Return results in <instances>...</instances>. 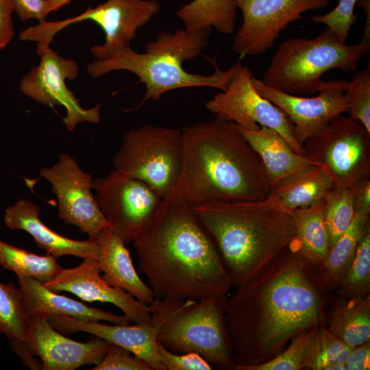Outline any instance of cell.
I'll use <instances>...</instances> for the list:
<instances>
[{
    "label": "cell",
    "instance_id": "6da1fadb",
    "mask_svg": "<svg viewBox=\"0 0 370 370\" xmlns=\"http://www.w3.org/2000/svg\"><path fill=\"white\" fill-rule=\"evenodd\" d=\"M293 243L256 278L227 297L225 325L235 370L275 357L298 334L321 325L323 292Z\"/></svg>",
    "mask_w": 370,
    "mask_h": 370
},
{
    "label": "cell",
    "instance_id": "7a4b0ae2",
    "mask_svg": "<svg viewBox=\"0 0 370 370\" xmlns=\"http://www.w3.org/2000/svg\"><path fill=\"white\" fill-rule=\"evenodd\" d=\"M133 243L156 299H202L227 295L232 287L214 241L179 183Z\"/></svg>",
    "mask_w": 370,
    "mask_h": 370
},
{
    "label": "cell",
    "instance_id": "3957f363",
    "mask_svg": "<svg viewBox=\"0 0 370 370\" xmlns=\"http://www.w3.org/2000/svg\"><path fill=\"white\" fill-rule=\"evenodd\" d=\"M182 132L179 184L191 208L266 199L271 190L267 171L236 124L215 117Z\"/></svg>",
    "mask_w": 370,
    "mask_h": 370
},
{
    "label": "cell",
    "instance_id": "277c9868",
    "mask_svg": "<svg viewBox=\"0 0 370 370\" xmlns=\"http://www.w3.org/2000/svg\"><path fill=\"white\" fill-rule=\"evenodd\" d=\"M191 208L214 241L234 288L256 278L296 236L291 214L264 199Z\"/></svg>",
    "mask_w": 370,
    "mask_h": 370
},
{
    "label": "cell",
    "instance_id": "5b68a950",
    "mask_svg": "<svg viewBox=\"0 0 370 370\" xmlns=\"http://www.w3.org/2000/svg\"><path fill=\"white\" fill-rule=\"evenodd\" d=\"M210 29L161 32L145 45L144 53L128 46L108 59H95L88 64V73L94 78L120 70L135 74L145 86L140 105L148 100L157 101L166 92L178 88L204 86L224 91L240 62L225 71L215 64V71L210 75L189 73L182 66L184 61L201 54L208 43Z\"/></svg>",
    "mask_w": 370,
    "mask_h": 370
},
{
    "label": "cell",
    "instance_id": "8992f818",
    "mask_svg": "<svg viewBox=\"0 0 370 370\" xmlns=\"http://www.w3.org/2000/svg\"><path fill=\"white\" fill-rule=\"evenodd\" d=\"M227 295L202 299H154L150 323L158 342L177 354L196 352L219 369H234L224 312Z\"/></svg>",
    "mask_w": 370,
    "mask_h": 370
},
{
    "label": "cell",
    "instance_id": "52a82bcc",
    "mask_svg": "<svg viewBox=\"0 0 370 370\" xmlns=\"http://www.w3.org/2000/svg\"><path fill=\"white\" fill-rule=\"evenodd\" d=\"M369 50L370 42L362 39L354 45L341 42L326 27L314 38H293L281 42L261 81L291 94L310 95L319 91L326 72L354 71Z\"/></svg>",
    "mask_w": 370,
    "mask_h": 370
},
{
    "label": "cell",
    "instance_id": "ba28073f",
    "mask_svg": "<svg viewBox=\"0 0 370 370\" xmlns=\"http://www.w3.org/2000/svg\"><path fill=\"white\" fill-rule=\"evenodd\" d=\"M182 148V130L145 124L123 134L113 166L164 198L179 183Z\"/></svg>",
    "mask_w": 370,
    "mask_h": 370
},
{
    "label": "cell",
    "instance_id": "9c48e42d",
    "mask_svg": "<svg viewBox=\"0 0 370 370\" xmlns=\"http://www.w3.org/2000/svg\"><path fill=\"white\" fill-rule=\"evenodd\" d=\"M156 0H107L84 12L61 21H45L23 29L19 38L23 41L50 45L59 32L73 23L92 21L105 34V42L90 49L98 60L108 59L123 49L130 46L138 29L147 24L160 11Z\"/></svg>",
    "mask_w": 370,
    "mask_h": 370
},
{
    "label": "cell",
    "instance_id": "30bf717a",
    "mask_svg": "<svg viewBox=\"0 0 370 370\" xmlns=\"http://www.w3.org/2000/svg\"><path fill=\"white\" fill-rule=\"evenodd\" d=\"M303 147L305 156L323 167L336 186L353 187L370 176V133L349 116L334 117Z\"/></svg>",
    "mask_w": 370,
    "mask_h": 370
},
{
    "label": "cell",
    "instance_id": "8fae6325",
    "mask_svg": "<svg viewBox=\"0 0 370 370\" xmlns=\"http://www.w3.org/2000/svg\"><path fill=\"white\" fill-rule=\"evenodd\" d=\"M92 188L110 229L125 245L134 242L163 199L143 182L116 169L93 180Z\"/></svg>",
    "mask_w": 370,
    "mask_h": 370
},
{
    "label": "cell",
    "instance_id": "7c38bea8",
    "mask_svg": "<svg viewBox=\"0 0 370 370\" xmlns=\"http://www.w3.org/2000/svg\"><path fill=\"white\" fill-rule=\"evenodd\" d=\"M254 77L252 71L240 64L226 90L206 101V108L216 117L243 128H271L279 133L296 153L305 155L304 147L295 138L292 122L280 108L258 92L253 84Z\"/></svg>",
    "mask_w": 370,
    "mask_h": 370
},
{
    "label": "cell",
    "instance_id": "4fadbf2b",
    "mask_svg": "<svg viewBox=\"0 0 370 370\" xmlns=\"http://www.w3.org/2000/svg\"><path fill=\"white\" fill-rule=\"evenodd\" d=\"M36 53L39 64L22 78L21 92L43 105L64 106L66 114L62 121L69 132L74 131L80 123H99L101 104L84 108L66 86V79L73 80L78 75L77 62L62 57L47 44L38 43Z\"/></svg>",
    "mask_w": 370,
    "mask_h": 370
},
{
    "label": "cell",
    "instance_id": "5bb4252c",
    "mask_svg": "<svg viewBox=\"0 0 370 370\" xmlns=\"http://www.w3.org/2000/svg\"><path fill=\"white\" fill-rule=\"evenodd\" d=\"M243 14L232 48L241 58L271 49L282 31L310 10L326 8L329 0H234Z\"/></svg>",
    "mask_w": 370,
    "mask_h": 370
},
{
    "label": "cell",
    "instance_id": "9a60e30c",
    "mask_svg": "<svg viewBox=\"0 0 370 370\" xmlns=\"http://www.w3.org/2000/svg\"><path fill=\"white\" fill-rule=\"evenodd\" d=\"M39 174L50 183L58 199V217L65 223L76 226L91 240L110 227L92 193V176L71 155L60 154L57 162L42 168Z\"/></svg>",
    "mask_w": 370,
    "mask_h": 370
},
{
    "label": "cell",
    "instance_id": "2e32d148",
    "mask_svg": "<svg viewBox=\"0 0 370 370\" xmlns=\"http://www.w3.org/2000/svg\"><path fill=\"white\" fill-rule=\"evenodd\" d=\"M347 83L345 79L324 81L317 96L301 97L268 86L261 79L253 78L258 92L289 118L293 125L295 138L302 147L334 117L347 113L349 108L345 94Z\"/></svg>",
    "mask_w": 370,
    "mask_h": 370
},
{
    "label": "cell",
    "instance_id": "e0dca14e",
    "mask_svg": "<svg viewBox=\"0 0 370 370\" xmlns=\"http://www.w3.org/2000/svg\"><path fill=\"white\" fill-rule=\"evenodd\" d=\"M25 341L32 354L40 358L42 370H74L85 365H97L109 345L94 335L85 343L69 338L43 317L30 319Z\"/></svg>",
    "mask_w": 370,
    "mask_h": 370
},
{
    "label": "cell",
    "instance_id": "ac0fdd59",
    "mask_svg": "<svg viewBox=\"0 0 370 370\" xmlns=\"http://www.w3.org/2000/svg\"><path fill=\"white\" fill-rule=\"evenodd\" d=\"M43 284L51 291H67L84 301L112 304L134 323L150 322L149 306L124 290L109 284L101 275L96 259H84L74 268H61L52 279Z\"/></svg>",
    "mask_w": 370,
    "mask_h": 370
},
{
    "label": "cell",
    "instance_id": "d6986e66",
    "mask_svg": "<svg viewBox=\"0 0 370 370\" xmlns=\"http://www.w3.org/2000/svg\"><path fill=\"white\" fill-rule=\"evenodd\" d=\"M47 320L63 334L88 333L130 351L149 364L153 370H166L158 350L156 329L150 322L110 325L65 316L50 317Z\"/></svg>",
    "mask_w": 370,
    "mask_h": 370
},
{
    "label": "cell",
    "instance_id": "ffe728a7",
    "mask_svg": "<svg viewBox=\"0 0 370 370\" xmlns=\"http://www.w3.org/2000/svg\"><path fill=\"white\" fill-rule=\"evenodd\" d=\"M39 214L40 208L34 201L21 199L6 208L3 221L10 230L27 232L47 254L57 258L71 255L83 260H98L100 247L97 240L78 241L62 236L47 226Z\"/></svg>",
    "mask_w": 370,
    "mask_h": 370
},
{
    "label": "cell",
    "instance_id": "44dd1931",
    "mask_svg": "<svg viewBox=\"0 0 370 370\" xmlns=\"http://www.w3.org/2000/svg\"><path fill=\"white\" fill-rule=\"evenodd\" d=\"M25 310L29 318L70 317L85 321H105L114 324H128L130 319L99 308L90 307L81 301L58 295L48 289L40 281L18 276Z\"/></svg>",
    "mask_w": 370,
    "mask_h": 370
},
{
    "label": "cell",
    "instance_id": "7402d4cb",
    "mask_svg": "<svg viewBox=\"0 0 370 370\" xmlns=\"http://www.w3.org/2000/svg\"><path fill=\"white\" fill-rule=\"evenodd\" d=\"M96 240L100 247L99 270L111 286L121 288L139 301L149 305L155 299L152 289L138 275L125 244L110 227L103 229Z\"/></svg>",
    "mask_w": 370,
    "mask_h": 370
},
{
    "label": "cell",
    "instance_id": "603a6c76",
    "mask_svg": "<svg viewBox=\"0 0 370 370\" xmlns=\"http://www.w3.org/2000/svg\"><path fill=\"white\" fill-rule=\"evenodd\" d=\"M238 127L262 160L271 189L300 171L318 166L305 155L296 153L279 133L271 128L260 126L248 130Z\"/></svg>",
    "mask_w": 370,
    "mask_h": 370
},
{
    "label": "cell",
    "instance_id": "cb8c5ba5",
    "mask_svg": "<svg viewBox=\"0 0 370 370\" xmlns=\"http://www.w3.org/2000/svg\"><path fill=\"white\" fill-rule=\"evenodd\" d=\"M334 186L327 171L314 166L288 177L271 189L264 199L270 205L291 213L293 210L314 204L324 199Z\"/></svg>",
    "mask_w": 370,
    "mask_h": 370
},
{
    "label": "cell",
    "instance_id": "d4e9b609",
    "mask_svg": "<svg viewBox=\"0 0 370 370\" xmlns=\"http://www.w3.org/2000/svg\"><path fill=\"white\" fill-rule=\"evenodd\" d=\"M370 211H356L347 229L331 247L321 264L313 266L317 283L323 291L337 288L355 255L358 245L369 226Z\"/></svg>",
    "mask_w": 370,
    "mask_h": 370
},
{
    "label": "cell",
    "instance_id": "484cf974",
    "mask_svg": "<svg viewBox=\"0 0 370 370\" xmlns=\"http://www.w3.org/2000/svg\"><path fill=\"white\" fill-rule=\"evenodd\" d=\"M296 236L293 242L299 253L311 265L321 264L331 248L330 238L325 221V201L293 210Z\"/></svg>",
    "mask_w": 370,
    "mask_h": 370
},
{
    "label": "cell",
    "instance_id": "4316f807",
    "mask_svg": "<svg viewBox=\"0 0 370 370\" xmlns=\"http://www.w3.org/2000/svg\"><path fill=\"white\" fill-rule=\"evenodd\" d=\"M327 328L350 347L369 341V294L339 300L328 317Z\"/></svg>",
    "mask_w": 370,
    "mask_h": 370
},
{
    "label": "cell",
    "instance_id": "83f0119b",
    "mask_svg": "<svg viewBox=\"0 0 370 370\" xmlns=\"http://www.w3.org/2000/svg\"><path fill=\"white\" fill-rule=\"evenodd\" d=\"M236 12L234 0H192L181 7L176 14L189 32L213 27L221 34H233Z\"/></svg>",
    "mask_w": 370,
    "mask_h": 370
},
{
    "label": "cell",
    "instance_id": "f1b7e54d",
    "mask_svg": "<svg viewBox=\"0 0 370 370\" xmlns=\"http://www.w3.org/2000/svg\"><path fill=\"white\" fill-rule=\"evenodd\" d=\"M351 348L327 328L319 325L306 349L302 369L346 370L344 362Z\"/></svg>",
    "mask_w": 370,
    "mask_h": 370
},
{
    "label": "cell",
    "instance_id": "f546056e",
    "mask_svg": "<svg viewBox=\"0 0 370 370\" xmlns=\"http://www.w3.org/2000/svg\"><path fill=\"white\" fill-rule=\"evenodd\" d=\"M57 257L39 256L5 243L0 239V265L17 277H27L42 284L52 279L62 268Z\"/></svg>",
    "mask_w": 370,
    "mask_h": 370
},
{
    "label": "cell",
    "instance_id": "4dcf8cb0",
    "mask_svg": "<svg viewBox=\"0 0 370 370\" xmlns=\"http://www.w3.org/2000/svg\"><path fill=\"white\" fill-rule=\"evenodd\" d=\"M29 321L19 287L0 282V328L2 334L9 341H25Z\"/></svg>",
    "mask_w": 370,
    "mask_h": 370
},
{
    "label": "cell",
    "instance_id": "1f68e13d",
    "mask_svg": "<svg viewBox=\"0 0 370 370\" xmlns=\"http://www.w3.org/2000/svg\"><path fill=\"white\" fill-rule=\"evenodd\" d=\"M323 199L325 221L332 247L349 226L356 214L354 187L334 186Z\"/></svg>",
    "mask_w": 370,
    "mask_h": 370
},
{
    "label": "cell",
    "instance_id": "d6a6232c",
    "mask_svg": "<svg viewBox=\"0 0 370 370\" xmlns=\"http://www.w3.org/2000/svg\"><path fill=\"white\" fill-rule=\"evenodd\" d=\"M343 297H364L370 289V229L360 240L350 265L337 287Z\"/></svg>",
    "mask_w": 370,
    "mask_h": 370
},
{
    "label": "cell",
    "instance_id": "836d02e7",
    "mask_svg": "<svg viewBox=\"0 0 370 370\" xmlns=\"http://www.w3.org/2000/svg\"><path fill=\"white\" fill-rule=\"evenodd\" d=\"M349 116L361 123L370 133V69L357 72L345 90Z\"/></svg>",
    "mask_w": 370,
    "mask_h": 370
},
{
    "label": "cell",
    "instance_id": "e575fe53",
    "mask_svg": "<svg viewBox=\"0 0 370 370\" xmlns=\"http://www.w3.org/2000/svg\"><path fill=\"white\" fill-rule=\"evenodd\" d=\"M304 331L291 341L288 346L271 360L257 365L245 367L243 370H300L307 345L317 328Z\"/></svg>",
    "mask_w": 370,
    "mask_h": 370
},
{
    "label": "cell",
    "instance_id": "d590c367",
    "mask_svg": "<svg viewBox=\"0 0 370 370\" xmlns=\"http://www.w3.org/2000/svg\"><path fill=\"white\" fill-rule=\"evenodd\" d=\"M356 2L357 0H339L331 11L314 16L310 19L315 23L325 25L341 42L346 43L349 32L358 19L354 14Z\"/></svg>",
    "mask_w": 370,
    "mask_h": 370
},
{
    "label": "cell",
    "instance_id": "8d00e7d4",
    "mask_svg": "<svg viewBox=\"0 0 370 370\" xmlns=\"http://www.w3.org/2000/svg\"><path fill=\"white\" fill-rule=\"evenodd\" d=\"M92 370H153L149 364L130 351L109 343L103 358Z\"/></svg>",
    "mask_w": 370,
    "mask_h": 370
},
{
    "label": "cell",
    "instance_id": "74e56055",
    "mask_svg": "<svg viewBox=\"0 0 370 370\" xmlns=\"http://www.w3.org/2000/svg\"><path fill=\"white\" fill-rule=\"evenodd\" d=\"M158 350L166 370H211L213 369V366L206 359L196 352L173 353L160 343Z\"/></svg>",
    "mask_w": 370,
    "mask_h": 370
},
{
    "label": "cell",
    "instance_id": "f35d334b",
    "mask_svg": "<svg viewBox=\"0 0 370 370\" xmlns=\"http://www.w3.org/2000/svg\"><path fill=\"white\" fill-rule=\"evenodd\" d=\"M12 8L23 21L37 19L39 23H44L51 13L47 0H12Z\"/></svg>",
    "mask_w": 370,
    "mask_h": 370
},
{
    "label": "cell",
    "instance_id": "ab89813d",
    "mask_svg": "<svg viewBox=\"0 0 370 370\" xmlns=\"http://www.w3.org/2000/svg\"><path fill=\"white\" fill-rule=\"evenodd\" d=\"M12 14V0H0V50L4 49L14 36Z\"/></svg>",
    "mask_w": 370,
    "mask_h": 370
},
{
    "label": "cell",
    "instance_id": "60d3db41",
    "mask_svg": "<svg viewBox=\"0 0 370 370\" xmlns=\"http://www.w3.org/2000/svg\"><path fill=\"white\" fill-rule=\"evenodd\" d=\"M344 363L346 370H369L370 369V340L352 347Z\"/></svg>",
    "mask_w": 370,
    "mask_h": 370
},
{
    "label": "cell",
    "instance_id": "b9f144b4",
    "mask_svg": "<svg viewBox=\"0 0 370 370\" xmlns=\"http://www.w3.org/2000/svg\"><path fill=\"white\" fill-rule=\"evenodd\" d=\"M12 350L18 356L23 365L30 369H42V363L31 352L25 341L14 339L9 341Z\"/></svg>",
    "mask_w": 370,
    "mask_h": 370
},
{
    "label": "cell",
    "instance_id": "7bdbcfd3",
    "mask_svg": "<svg viewBox=\"0 0 370 370\" xmlns=\"http://www.w3.org/2000/svg\"><path fill=\"white\" fill-rule=\"evenodd\" d=\"M354 189V204L356 211H370V180L366 178L356 186Z\"/></svg>",
    "mask_w": 370,
    "mask_h": 370
},
{
    "label": "cell",
    "instance_id": "ee69618b",
    "mask_svg": "<svg viewBox=\"0 0 370 370\" xmlns=\"http://www.w3.org/2000/svg\"><path fill=\"white\" fill-rule=\"evenodd\" d=\"M364 11L366 22L362 39L370 42V0H357L356 4Z\"/></svg>",
    "mask_w": 370,
    "mask_h": 370
},
{
    "label": "cell",
    "instance_id": "f6af8a7d",
    "mask_svg": "<svg viewBox=\"0 0 370 370\" xmlns=\"http://www.w3.org/2000/svg\"><path fill=\"white\" fill-rule=\"evenodd\" d=\"M72 0H47L50 12L58 11Z\"/></svg>",
    "mask_w": 370,
    "mask_h": 370
},
{
    "label": "cell",
    "instance_id": "bcb514c9",
    "mask_svg": "<svg viewBox=\"0 0 370 370\" xmlns=\"http://www.w3.org/2000/svg\"><path fill=\"white\" fill-rule=\"evenodd\" d=\"M2 334V332H1V328H0V336Z\"/></svg>",
    "mask_w": 370,
    "mask_h": 370
}]
</instances>
